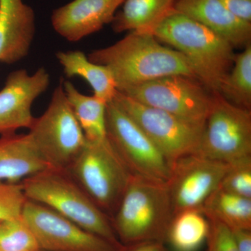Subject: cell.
Listing matches in <instances>:
<instances>
[{
  "label": "cell",
  "instance_id": "18",
  "mask_svg": "<svg viewBox=\"0 0 251 251\" xmlns=\"http://www.w3.org/2000/svg\"><path fill=\"white\" fill-rule=\"evenodd\" d=\"M56 57L66 76L80 77L90 85L95 97L107 103L113 100L117 92V85L108 68L92 62L80 50L60 51Z\"/></svg>",
  "mask_w": 251,
  "mask_h": 251
},
{
  "label": "cell",
  "instance_id": "14",
  "mask_svg": "<svg viewBox=\"0 0 251 251\" xmlns=\"http://www.w3.org/2000/svg\"><path fill=\"white\" fill-rule=\"evenodd\" d=\"M125 0H74L54 10L51 23L57 34L76 42L112 23Z\"/></svg>",
  "mask_w": 251,
  "mask_h": 251
},
{
  "label": "cell",
  "instance_id": "20",
  "mask_svg": "<svg viewBox=\"0 0 251 251\" xmlns=\"http://www.w3.org/2000/svg\"><path fill=\"white\" fill-rule=\"evenodd\" d=\"M176 0H125L112 27L116 33L148 31L174 6Z\"/></svg>",
  "mask_w": 251,
  "mask_h": 251
},
{
  "label": "cell",
  "instance_id": "26",
  "mask_svg": "<svg viewBox=\"0 0 251 251\" xmlns=\"http://www.w3.org/2000/svg\"><path fill=\"white\" fill-rule=\"evenodd\" d=\"M27 198L21 182H0V222L21 216Z\"/></svg>",
  "mask_w": 251,
  "mask_h": 251
},
{
  "label": "cell",
  "instance_id": "17",
  "mask_svg": "<svg viewBox=\"0 0 251 251\" xmlns=\"http://www.w3.org/2000/svg\"><path fill=\"white\" fill-rule=\"evenodd\" d=\"M49 167L42 159L29 133L1 135L0 182H21Z\"/></svg>",
  "mask_w": 251,
  "mask_h": 251
},
{
  "label": "cell",
  "instance_id": "29",
  "mask_svg": "<svg viewBox=\"0 0 251 251\" xmlns=\"http://www.w3.org/2000/svg\"><path fill=\"white\" fill-rule=\"evenodd\" d=\"M165 243L150 241L122 246L119 251H168Z\"/></svg>",
  "mask_w": 251,
  "mask_h": 251
},
{
  "label": "cell",
  "instance_id": "8",
  "mask_svg": "<svg viewBox=\"0 0 251 251\" xmlns=\"http://www.w3.org/2000/svg\"><path fill=\"white\" fill-rule=\"evenodd\" d=\"M196 153L226 163L251 156V110L214 93Z\"/></svg>",
  "mask_w": 251,
  "mask_h": 251
},
{
  "label": "cell",
  "instance_id": "9",
  "mask_svg": "<svg viewBox=\"0 0 251 251\" xmlns=\"http://www.w3.org/2000/svg\"><path fill=\"white\" fill-rule=\"evenodd\" d=\"M156 145L169 164L197 153L204 127L148 106L117 91L113 99Z\"/></svg>",
  "mask_w": 251,
  "mask_h": 251
},
{
  "label": "cell",
  "instance_id": "19",
  "mask_svg": "<svg viewBox=\"0 0 251 251\" xmlns=\"http://www.w3.org/2000/svg\"><path fill=\"white\" fill-rule=\"evenodd\" d=\"M64 93L80 125L86 140L98 142L107 137V102L81 93L69 81H62Z\"/></svg>",
  "mask_w": 251,
  "mask_h": 251
},
{
  "label": "cell",
  "instance_id": "3",
  "mask_svg": "<svg viewBox=\"0 0 251 251\" xmlns=\"http://www.w3.org/2000/svg\"><path fill=\"white\" fill-rule=\"evenodd\" d=\"M173 218L167 183L133 175L111 220L120 244L126 246L150 241L166 244Z\"/></svg>",
  "mask_w": 251,
  "mask_h": 251
},
{
  "label": "cell",
  "instance_id": "11",
  "mask_svg": "<svg viewBox=\"0 0 251 251\" xmlns=\"http://www.w3.org/2000/svg\"><path fill=\"white\" fill-rule=\"evenodd\" d=\"M23 219L34 234L40 250L119 251L120 248L91 233L49 206L27 200Z\"/></svg>",
  "mask_w": 251,
  "mask_h": 251
},
{
  "label": "cell",
  "instance_id": "7",
  "mask_svg": "<svg viewBox=\"0 0 251 251\" xmlns=\"http://www.w3.org/2000/svg\"><path fill=\"white\" fill-rule=\"evenodd\" d=\"M120 92L202 127L210 111L214 94L197 79L179 75L160 77Z\"/></svg>",
  "mask_w": 251,
  "mask_h": 251
},
{
  "label": "cell",
  "instance_id": "15",
  "mask_svg": "<svg viewBox=\"0 0 251 251\" xmlns=\"http://www.w3.org/2000/svg\"><path fill=\"white\" fill-rule=\"evenodd\" d=\"M34 10L23 0H0V62L27 57L35 35Z\"/></svg>",
  "mask_w": 251,
  "mask_h": 251
},
{
  "label": "cell",
  "instance_id": "6",
  "mask_svg": "<svg viewBox=\"0 0 251 251\" xmlns=\"http://www.w3.org/2000/svg\"><path fill=\"white\" fill-rule=\"evenodd\" d=\"M29 134L42 159L51 169L67 171L87 140L63 89L54 90L44 113L34 118Z\"/></svg>",
  "mask_w": 251,
  "mask_h": 251
},
{
  "label": "cell",
  "instance_id": "12",
  "mask_svg": "<svg viewBox=\"0 0 251 251\" xmlns=\"http://www.w3.org/2000/svg\"><path fill=\"white\" fill-rule=\"evenodd\" d=\"M228 168L229 163L198 153L181 157L175 161L167 182L173 216L187 209H201L206 200L219 187Z\"/></svg>",
  "mask_w": 251,
  "mask_h": 251
},
{
  "label": "cell",
  "instance_id": "25",
  "mask_svg": "<svg viewBox=\"0 0 251 251\" xmlns=\"http://www.w3.org/2000/svg\"><path fill=\"white\" fill-rule=\"evenodd\" d=\"M219 188L236 196L251 199V156L229 163Z\"/></svg>",
  "mask_w": 251,
  "mask_h": 251
},
{
  "label": "cell",
  "instance_id": "16",
  "mask_svg": "<svg viewBox=\"0 0 251 251\" xmlns=\"http://www.w3.org/2000/svg\"><path fill=\"white\" fill-rule=\"evenodd\" d=\"M174 9L214 31L234 48L251 44V23L239 19L219 0H176Z\"/></svg>",
  "mask_w": 251,
  "mask_h": 251
},
{
  "label": "cell",
  "instance_id": "24",
  "mask_svg": "<svg viewBox=\"0 0 251 251\" xmlns=\"http://www.w3.org/2000/svg\"><path fill=\"white\" fill-rule=\"evenodd\" d=\"M39 244L22 216L0 222V251H39Z\"/></svg>",
  "mask_w": 251,
  "mask_h": 251
},
{
  "label": "cell",
  "instance_id": "10",
  "mask_svg": "<svg viewBox=\"0 0 251 251\" xmlns=\"http://www.w3.org/2000/svg\"><path fill=\"white\" fill-rule=\"evenodd\" d=\"M107 137L132 174L167 183L171 166L138 125L113 100L107 104Z\"/></svg>",
  "mask_w": 251,
  "mask_h": 251
},
{
  "label": "cell",
  "instance_id": "2",
  "mask_svg": "<svg viewBox=\"0 0 251 251\" xmlns=\"http://www.w3.org/2000/svg\"><path fill=\"white\" fill-rule=\"evenodd\" d=\"M147 31L183 54L198 80L212 93H219L236 55L226 39L174 7Z\"/></svg>",
  "mask_w": 251,
  "mask_h": 251
},
{
  "label": "cell",
  "instance_id": "4",
  "mask_svg": "<svg viewBox=\"0 0 251 251\" xmlns=\"http://www.w3.org/2000/svg\"><path fill=\"white\" fill-rule=\"evenodd\" d=\"M28 200L49 206L91 233L121 247L112 220L67 171L46 169L21 181Z\"/></svg>",
  "mask_w": 251,
  "mask_h": 251
},
{
  "label": "cell",
  "instance_id": "21",
  "mask_svg": "<svg viewBox=\"0 0 251 251\" xmlns=\"http://www.w3.org/2000/svg\"><path fill=\"white\" fill-rule=\"evenodd\" d=\"M209 229V221L201 209L182 211L173 216L166 244L173 251H198L206 243Z\"/></svg>",
  "mask_w": 251,
  "mask_h": 251
},
{
  "label": "cell",
  "instance_id": "22",
  "mask_svg": "<svg viewBox=\"0 0 251 251\" xmlns=\"http://www.w3.org/2000/svg\"><path fill=\"white\" fill-rule=\"evenodd\" d=\"M201 209L208 219L219 221L230 229H251V199L219 187L206 200Z\"/></svg>",
  "mask_w": 251,
  "mask_h": 251
},
{
  "label": "cell",
  "instance_id": "23",
  "mask_svg": "<svg viewBox=\"0 0 251 251\" xmlns=\"http://www.w3.org/2000/svg\"><path fill=\"white\" fill-rule=\"evenodd\" d=\"M219 94L231 103L251 110V44L236 54Z\"/></svg>",
  "mask_w": 251,
  "mask_h": 251
},
{
  "label": "cell",
  "instance_id": "30",
  "mask_svg": "<svg viewBox=\"0 0 251 251\" xmlns=\"http://www.w3.org/2000/svg\"><path fill=\"white\" fill-rule=\"evenodd\" d=\"M239 251H251V229H231Z\"/></svg>",
  "mask_w": 251,
  "mask_h": 251
},
{
  "label": "cell",
  "instance_id": "1",
  "mask_svg": "<svg viewBox=\"0 0 251 251\" xmlns=\"http://www.w3.org/2000/svg\"><path fill=\"white\" fill-rule=\"evenodd\" d=\"M88 59L111 72L117 91L169 75L197 79L183 54L160 44L147 31H131L115 44L96 50Z\"/></svg>",
  "mask_w": 251,
  "mask_h": 251
},
{
  "label": "cell",
  "instance_id": "5",
  "mask_svg": "<svg viewBox=\"0 0 251 251\" xmlns=\"http://www.w3.org/2000/svg\"><path fill=\"white\" fill-rule=\"evenodd\" d=\"M67 171L111 219L133 175L108 137L100 141H87Z\"/></svg>",
  "mask_w": 251,
  "mask_h": 251
},
{
  "label": "cell",
  "instance_id": "28",
  "mask_svg": "<svg viewBox=\"0 0 251 251\" xmlns=\"http://www.w3.org/2000/svg\"><path fill=\"white\" fill-rule=\"evenodd\" d=\"M232 14L251 23V0H219Z\"/></svg>",
  "mask_w": 251,
  "mask_h": 251
},
{
  "label": "cell",
  "instance_id": "13",
  "mask_svg": "<svg viewBox=\"0 0 251 251\" xmlns=\"http://www.w3.org/2000/svg\"><path fill=\"white\" fill-rule=\"evenodd\" d=\"M50 80L49 72L44 67L31 75L25 69H19L8 75L0 91V134L30 128L35 118L31 113V106L48 90Z\"/></svg>",
  "mask_w": 251,
  "mask_h": 251
},
{
  "label": "cell",
  "instance_id": "31",
  "mask_svg": "<svg viewBox=\"0 0 251 251\" xmlns=\"http://www.w3.org/2000/svg\"><path fill=\"white\" fill-rule=\"evenodd\" d=\"M46 251L40 250V251Z\"/></svg>",
  "mask_w": 251,
  "mask_h": 251
},
{
  "label": "cell",
  "instance_id": "27",
  "mask_svg": "<svg viewBox=\"0 0 251 251\" xmlns=\"http://www.w3.org/2000/svg\"><path fill=\"white\" fill-rule=\"evenodd\" d=\"M208 221L209 229L206 242L207 251H239L233 234L229 227L216 220Z\"/></svg>",
  "mask_w": 251,
  "mask_h": 251
}]
</instances>
